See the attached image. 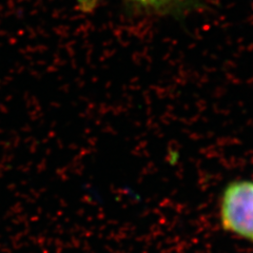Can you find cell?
I'll use <instances>...</instances> for the list:
<instances>
[{
  "mask_svg": "<svg viewBox=\"0 0 253 253\" xmlns=\"http://www.w3.org/2000/svg\"><path fill=\"white\" fill-rule=\"evenodd\" d=\"M219 219L227 232L253 243V180L237 179L225 187Z\"/></svg>",
  "mask_w": 253,
  "mask_h": 253,
  "instance_id": "obj_1",
  "label": "cell"
},
{
  "mask_svg": "<svg viewBox=\"0 0 253 253\" xmlns=\"http://www.w3.org/2000/svg\"><path fill=\"white\" fill-rule=\"evenodd\" d=\"M131 1L147 7H161L169 3L171 0H131Z\"/></svg>",
  "mask_w": 253,
  "mask_h": 253,
  "instance_id": "obj_2",
  "label": "cell"
}]
</instances>
